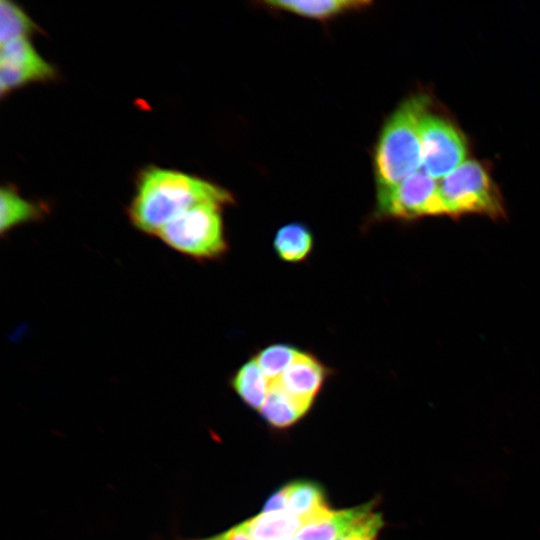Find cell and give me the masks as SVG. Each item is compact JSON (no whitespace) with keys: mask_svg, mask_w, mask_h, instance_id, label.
Here are the masks:
<instances>
[{"mask_svg":"<svg viewBox=\"0 0 540 540\" xmlns=\"http://www.w3.org/2000/svg\"><path fill=\"white\" fill-rule=\"evenodd\" d=\"M224 540H253L246 522L223 533Z\"/></svg>","mask_w":540,"mask_h":540,"instance_id":"44dd1931","label":"cell"},{"mask_svg":"<svg viewBox=\"0 0 540 540\" xmlns=\"http://www.w3.org/2000/svg\"><path fill=\"white\" fill-rule=\"evenodd\" d=\"M443 215L480 214L494 219L505 215L502 197L487 170L466 160L438 180Z\"/></svg>","mask_w":540,"mask_h":540,"instance_id":"277c9868","label":"cell"},{"mask_svg":"<svg viewBox=\"0 0 540 540\" xmlns=\"http://www.w3.org/2000/svg\"><path fill=\"white\" fill-rule=\"evenodd\" d=\"M376 215L411 220L443 215L438 180L419 170L377 197Z\"/></svg>","mask_w":540,"mask_h":540,"instance_id":"8992f818","label":"cell"},{"mask_svg":"<svg viewBox=\"0 0 540 540\" xmlns=\"http://www.w3.org/2000/svg\"><path fill=\"white\" fill-rule=\"evenodd\" d=\"M288 510L286 486L276 491L266 501L263 513H273Z\"/></svg>","mask_w":540,"mask_h":540,"instance_id":"ffe728a7","label":"cell"},{"mask_svg":"<svg viewBox=\"0 0 540 540\" xmlns=\"http://www.w3.org/2000/svg\"><path fill=\"white\" fill-rule=\"evenodd\" d=\"M273 247L281 260L290 263L302 262L313 249V235L306 225L289 223L276 232Z\"/></svg>","mask_w":540,"mask_h":540,"instance_id":"2e32d148","label":"cell"},{"mask_svg":"<svg viewBox=\"0 0 540 540\" xmlns=\"http://www.w3.org/2000/svg\"><path fill=\"white\" fill-rule=\"evenodd\" d=\"M202 540H224V535L220 534V535H217V536H214V537H211V538H207V539H202Z\"/></svg>","mask_w":540,"mask_h":540,"instance_id":"7402d4cb","label":"cell"},{"mask_svg":"<svg viewBox=\"0 0 540 540\" xmlns=\"http://www.w3.org/2000/svg\"><path fill=\"white\" fill-rule=\"evenodd\" d=\"M383 525L382 515L371 511L350 526L335 540H377Z\"/></svg>","mask_w":540,"mask_h":540,"instance_id":"d6986e66","label":"cell"},{"mask_svg":"<svg viewBox=\"0 0 540 540\" xmlns=\"http://www.w3.org/2000/svg\"><path fill=\"white\" fill-rule=\"evenodd\" d=\"M46 207L23 198L15 188L3 186L0 190V233L2 236L23 224L40 220Z\"/></svg>","mask_w":540,"mask_h":540,"instance_id":"8fae6325","label":"cell"},{"mask_svg":"<svg viewBox=\"0 0 540 540\" xmlns=\"http://www.w3.org/2000/svg\"><path fill=\"white\" fill-rule=\"evenodd\" d=\"M428 106L427 96L415 95L403 101L386 120L374 155L377 197L422 166L419 124Z\"/></svg>","mask_w":540,"mask_h":540,"instance_id":"7a4b0ae2","label":"cell"},{"mask_svg":"<svg viewBox=\"0 0 540 540\" xmlns=\"http://www.w3.org/2000/svg\"><path fill=\"white\" fill-rule=\"evenodd\" d=\"M286 492L288 511L299 517L305 524L331 510L322 488L312 481L292 482L286 485Z\"/></svg>","mask_w":540,"mask_h":540,"instance_id":"7c38bea8","label":"cell"},{"mask_svg":"<svg viewBox=\"0 0 540 540\" xmlns=\"http://www.w3.org/2000/svg\"><path fill=\"white\" fill-rule=\"evenodd\" d=\"M422 171L440 180L466 161L463 135L448 120L426 113L420 120Z\"/></svg>","mask_w":540,"mask_h":540,"instance_id":"5b68a950","label":"cell"},{"mask_svg":"<svg viewBox=\"0 0 540 540\" xmlns=\"http://www.w3.org/2000/svg\"><path fill=\"white\" fill-rule=\"evenodd\" d=\"M370 1L357 0H269L263 4L302 17L325 21L343 13L366 8Z\"/></svg>","mask_w":540,"mask_h":540,"instance_id":"30bf717a","label":"cell"},{"mask_svg":"<svg viewBox=\"0 0 540 540\" xmlns=\"http://www.w3.org/2000/svg\"><path fill=\"white\" fill-rule=\"evenodd\" d=\"M55 68L33 47L28 38L1 44L0 91L1 95L27 84L55 79Z\"/></svg>","mask_w":540,"mask_h":540,"instance_id":"52a82bcc","label":"cell"},{"mask_svg":"<svg viewBox=\"0 0 540 540\" xmlns=\"http://www.w3.org/2000/svg\"><path fill=\"white\" fill-rule=\"evenodd\" d=\"M300 352L289 344H271L260 350L254 359L271 383L281 377Z\"/></svg>","mask_w":540,"mask_h":540,"instance_id":"ac0fdd59","label":"cell"},{"mask_svg":"<svg viewBox=\"0 0 540 540\" xmlns=\"http://www.w3.org/2000/svg\"><path fill=\"white\" fill-rule=\"evenodd\" d=\"M39 30L32 19L10 0L0 2V40L1 44L27 38L29 35Z\"/></svg>","mask_w":540,"mask_h":540,"instance_id":"e0dca14e","label":"cell"},{"mask_svg":"<svg viewBox=\"0 0 540 540\" xmlns=\"http://www.w3.org/2000/svg\"><path fill=\"white\" fill-rule=\"evenodd\" d=\"M328 371L313 354L301 351L276 382L289 395L311 406L328 376Z\"/></svg>","mask_w":540,"mask_h":540,"instance_id":"ba28073f","label":"cell"},{"mask_svg":"<svg viewBox=\"0 0 540 540\" xmlns=\"http://www.w3.org/2000/svg\"><path fill=\"white\" fill-rule=\"evenodd\" d=\"M311 406L289 395L276 381L270 383L267 397L259 409L267 423L285 428L296 423Z\"/></svg>","mask_w":540,"mask_h":540,"instance_id":"4fadbf2b","label":"cell"},{"mask_svg":"<svg viewBox=\"0 0 540 540\" xmlns=\"http://www.w3.org/2000/svg\"><path fill=\"white\" fill-rule=\"evenodd\" d=\"M232 201L228 191L202 178L150 166L138 176L128 217L138 231L156 236L166 224L200 203L225 206Z\"/></svg>","mask_w":540,"mask_h":540,"instance_id":"6da1fadb","label":"cell"},{"mask_svg":"<svg viewBox=\"0 0 540 540\" xmlns=\"http://www.w3.org/2000/svg\"><path fill=\"white\" fill-rule=\"evenodd\" d=\"M222 207L215 202L200 203L170 221L156 236L184 256L216 260L228 250Z\"/></svg>","mask_w":540,"mask_h":540,"instance_id":"3957f363","label":"cell"},{"mask_svg":"<svg viewBox=\"0 0 540 540\" xmlns=\"http://www.w3.org/2000/svg\"><path fill=\"white\" fill-rule=\"evenodd\" d=\"M293 540V539H292Z\"/></svg>","mask_w":540,"mask_h":540,"instance_id":"603a6c76","label":"cell"},{"mask_svg":"<svg viewBox=\"0 0 540 540\" xmlns=\"http://www.w3.org/2000/svg\"><path fill=\"white\" fill-rule=\"evenodd\" d=\"M246 523L253 540H292L305 524L288 510L262 512Z\"/></svg>","mask_w":540,"mask_h":540,"instance_id":"5bb4252c","label":"cell"},{"mask_svg":"<svg viewBox=\"0 0 540 540\" xmlns=\"http://www.w3.org/2000/svg\"><path fill=\"white\" fill-rule=\"evenodd\" d=\"M231 386L246 405L259 410L267 397L270 381L255 359H251L235 372Z\"/></svg>","mask_w":540,"mask_h":540,"instance_id":"9a60e30c","label":"cell"},{"mask_svg":"<svg viewBox=\"0 0 540 540\" xmlns=\"http://www.w3.org/2000/svg\"><path fill=\"white\" fill-rule=\"evenodd\" d=\"M373 511V503L333 511L305 524L293 540H335L359 519Z\"/></svg>","mask_w":540,"mask_h":540,"instance_id":"9c48e42d","label":"cell"}]
</instances>
